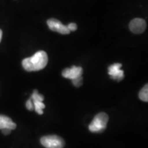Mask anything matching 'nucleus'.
I'll list each match as a JSON object with an SVG mask.
<instances>
[{"label": "nucleus", "instance_id": "f257e3e1", "mask_svg": "<svg viewBox=\"0 0 148 148\" xmlns=\"http://www.w3.org/2000/svg\"><path fill=\"white\" fill-rule=\"evenodd\" d=\"M47 62V53L44 51H39L35 53L32 56L23 60L22 65L27 71H37L44 69Z\"/></svg>", "mask_w": 148, "mask_h": 148}, {"label": "nucleus", "instance_id": "f03ea898", "mask_svg": "<svg viewBox=\"0 0 148 148\" xmlns=\"http://www.w3.org/2000/svg\"><path fill=\"white\" fill-rule=\"evenodd\" d=\"M108 121V116L105 112H100L95 115L90 123L88 129L90 132L94 133H101L106 128Z\"/></svg>", "mask_w": 148, "mask_h": 148}, {"label": "nucleus", "instance_id": "7ed1b4c3", "mask_svg": "<svg viewBox=\"0 0 148 148\" xmlns=\"http://www.w3.org/2000/svg\"><path fill=\"white\" fill-rule=\"evenodd\" d=\"M40 143L46 148H63L64 141L60 136L49 135L40 138Z\"/></svg>", "mask_w": 148, "mask_h": 148}, {"label": "nucleus", "instance_id": "20e7f679", "mask_svg": "<svg viewBox=\"0 0 148 148\" xmlns=\"http://www.w3.org/2000/svg\"><path fill=\"white\" fill-rule=\"evenodd\" d=\"M47 25L51 30L54 32L60 33L62 34H68L70 33L69 29H68L67 26L62 24L60 21L55 19V18H51L47 21Z\"/></svg>", "mask_w": 148, "mask_h": 148}, {"label": "nucleus", "instance_id": "39448f33", "mask_svg": "<svg viewBox=\"0 0 148 148\" xmlns=\"http://www.w3.org/2000/svg\"><path fill=\"white\" fill-rule=\"evenodd\" d=\"M129 27L134 34H141L146 29V22L143 18H134L130 23Z\"/></svg>", "mask_w": 148, "mask_h": 148}, {"label": "nucleus", "instance_id": "423d86ee", "mask_svg": "<svg viewBox=\"0 0 148 148\" xmlns=\"http://www.w3.org/2000/svg\"><path fill=\"white\" fill-rule=\"evenodd\" d=\"M121 64L115 63L108 67V74L110 75L111 78L118 82L124 78V73L123 70L121 69Z\"/></svg>", "mask_w": 148, "mask_h": 148}, {"label": "nucleus", "instance_id": "0eeeda50", "mask_svg": "<svg viewBox=\"0 0 148 148\" xmlns=\"http://www.w3.org/2000/svg\"><path fill=\"white\" fill-rule=\"evenodd\" d=\"M83 73V69L81 66H73L71 68H66L62 72V76L65 78L70 79H74L77 77L82 76Z\"/></svg>", "mask_w": 148, "mask_h": 148}, {"label": "nucleus", "instance_id": "6e6552de", "mask_svg": "<svg viewBox=\"0 0 148 148\" xmlns=\"http://www.w3.org/2000/svg\"><path fill=\"white\" fill-rule=\"evenodd\" d=\"M16 124L12 121V120L8 116L0 114V130L4 128H9L14 130L16 128Z\"/></svg>", "mask_w": 148, "mask_h": 148}, {"label": "nucleus", "instance_id": "1a4fd4ad", "mask_svg": "<svg viewBox=\"0 0 148 148\" xmlns=\"http://www.w3.org/2000/svg\"><path fill=\"white\" fill-rule=\"evenodd\" d=\"M34 105V110L38 114H43V109L45 108V105L42 103V101L39 100H32Z\"/></svg>", "mask_w": 148, "mask_h": 148}, {"label": "nucleus", "instance_id": "9d476101", "mask_svg": "<svg viewBox=\"0 0 148 148\" xmlns=\"http://www.w3.org/2000/svg\"><path fill=\"white\" fill-rule=\"evenodd\" d=\"M138 97H139L140 99L142 101L147 102L148 101V86L146 84L144 86V87L140 90V91L138 93Z\"/></svg>", "mask_w": 148, "mask_h": 148}, {"label": "nucleus", "instance_id": "9b49d317", "mask_svg": "<svg viewBox=\"0 0 148 148\" xmlns=\"http://www.w3.org/2000/svg\"><path fill=\"white\" fill-rule=\"evenodd\" d=\"M72 83L76 87H79L82 86V77H79L77 78H75L74 79H72Z\"/></svg>", "mask_w": 148, "mask_h": 148}, {"label": "nucleus", "instance_id": "f8f14e48", "mask_svg": "<svg viewBox=\"0 0 148 148\" xmlns=\"http://www.w3.org/2000/svg\"><path fill=\"white\" fill-rule=\"evenodd\" d=\"M26 108L28 110H34V105H33V102L32 99H29L28 100L26 101Z\"/></svg>", "mask_w": 148, "mask_h": 148}, {"label": "nucleus", "instance_id": "ddd939ff", "mask_svg": "<svg viewBox=\"0 0 148 148\" xmlns=\"http://www.w3.org/2000/svg\"><path fill=\"white\" fill-rule=\"evenodd\" d=\"M67 27H68V29H69L70 32H71V31H75V30H76L77 28V25L75 23H71L67 25Z\"/></svg>", "mask_w": 148, "mask_h": 148}, {"label": "nucleus", "instance_id": "4468645a", "mask_svg": "<svg viewBox=\"0 0 148 148\" xmlns=\"http://www.w3.org/2000/svg\"><path fill=\"white\" fill-rule=\"evenodd\" d=\"M1 130H2V133H3V134L8 135V134H10L11 130H10V129H9V128H4V129Z\"/></svg>", "mask_w": 148, "mask_h": 148}, {"label": "nucleus", "instance_id": "2eb2a0df", "mask_svg": "<svg viewBox=\"0 0 148 148\" xmlns=\"http://www.w3.org/2000/svg\"><path fill=\"white\" fill-rule=\"evenodd\" d=\"M1 38H2V31L0 29V42H1Z\"/></svg>", "mask_w": 148, "mask_h": 148}]
</instances>
